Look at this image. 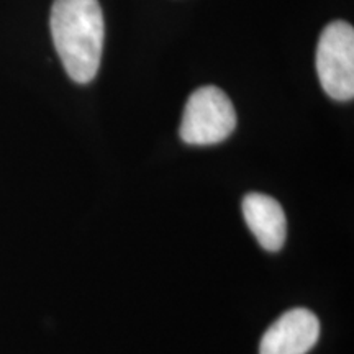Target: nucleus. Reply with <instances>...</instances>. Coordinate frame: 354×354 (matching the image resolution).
Wrapping results in <instances>:
<instances>
[{"label": "nucleus", "mask_w": 354, "mask_h": 354, "mask_svg": "<svg viewBox=\"0 0 354 354\" xmlns=\"http://www.w3.org/2000/svg\"><path fill=\"white\" fill-rule=\"evenodd\" d=\"M317 73L323 91L331 99H353L354 28L346 21H331L322 32L317 48Z\"/></svg>", "instance_id": "3"}, {"label": "nucleus", "mask_w": 354, "mask_h": 354, "mask_svg": "<svg viewBox=\"0 0 354 354\" xmlns=\"http://www.w3.org/2000/svg\"><path fill=\"white\" fill-rule=\"evenodd\" d=\"M320 338V322L307 308L282 313L266 330L259 354H307Z\"/></svg>", "instance_id": "4"}, {"label": "nucleus", "mask_w": 354, "mask_h": 354, "mask_svg": "<svg viewBox=\"0 0 354 354\" xmlns=\"http://www.w3.org/2000/svg\"><path fill=\"white\" fill-rule=\"evenodd\" d=\"M241 207L248 228L259 245L271 253L282 250L287 236V220L281 203L264 194L253 192L243 198Z\"/></svg>", "instance_id": "5"}, {"label": "nucleus", "mask_w": 354, "mask_h": 354, "mask_svg": "<svg viewBox=\"0 0 354 354\" xmlns=\"http://www.w3.org/2000/svg\"><path fill=\"white\" fill-rule=\"evenodd\" d=\"M236 128V112L232 100L215 86L197 88L189 97L179 135L184 143L209 146L221 143Z\"/></svg>", "instance_id": "2"}, {"label": "nucleus", "mask_w": 354, "mask_h": 354, "mask_svg": "<svg viewBox=\"0 0 354 354\" xmlns=\"http://www.w3.org/2000/svg\"><path fill=\"white\" fill-rule=\"evenodd\" d=\"M53 43L68 76L87 84L95 77L104 46V15L99 0H55Z\"/></svg>", "instance_id": "1"}]
</instances>
